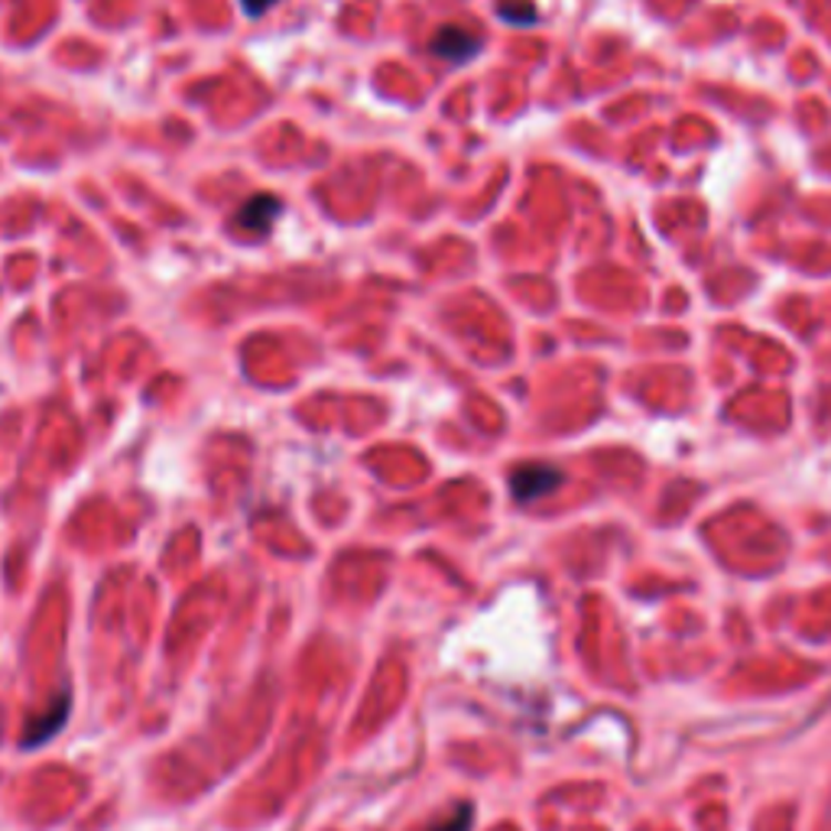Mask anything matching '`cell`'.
<instances>
[{"instance_id": "obj_1", "label": "cell", "mask_w": 831, "mask_h": 831, "mask_svg": "<svg viewBox=\"0 0 831 831\" xmlns=\"http://www.w3.org/2000/svg\"><path fill=\"white\" fill-rule=\"evenodd\" d=\"M559 485H562V471L552 465H523L510 475V490L520 503L539 500V497L552 494Z\"/></svg>"}, {"instance_id": "obj_2", "label": "cell", "mask_w": 831, "mask_h": 831, "mask_svg": "<svg viewBox=\"0 0 831 831\" xmlns=\"http://www.w3.org/2000/svg\"><path fill=\"white\" fill-rule=\"evenodd\" d=\"M283 215V201L273 196H253L250 201H245L235 215V228L238 231H247L253 238L267 235L273 228V221Z\"/></svg>"}, {"instance_id": "obj_3", "label": "cell", "mask_w": 831, "mask_h": 831, "mask_svg": "<svg viewBox=\"0 0 831 831\" xmlns=\"http://www.w3.org/2000/svg\"><path fill=\"white\" fill-rule=\"evenodd\" d=\"M429 50H433V55L445 59V62L465 65L468 59H475L481 52V40L471 37V33H465V30H458V27H442L439 33L433 37Z\"/></svg>"}, {"instance_id": "obj_4", "label": "cell", "mask_w": 831, "mask_h": 831, "mask_svg": "<svg viewBox=\"0 0 831 831\" xmlns=\"http://www.w3.org/2000/svg\"><path fill=\"white\" fill-rule=\"evenodd\" d=\"M69 718V698H55V705L50 708V715L43 718V721H37L33 725V731L27 737V744H43V740H50L52 734L62 728V721Z\"/></svg>"}, {"instance_id": "obj_5", "label": "cell", "mask_w": 831, "mask_h": 831, "mask_svg": "<svg viewBox=\"0 0 831 831\" xmlns=\"http://www.w3.org/2000/svg\"><path fill=\"white\" fill-rule=\"evenodd\" d=\"M471 819H475V809L471 806H458L448 819L436 822L429 831H468L471 829Z\"/></svg>"}, {"instance_id": "obj_6", "label": "cell", "mask_w": 831, "mask_h": 831, "mask_svg": "<svg viewBox=\"0 0 831 831\" xmlns=\"http://www.w3.org/2000/svg\"><path fill=\"white\" fill-rule=\"evenodd\" d=\"M241 3H245V10L250 13V17H260V13H263L273 0H241Z\"/></svg>"}]
</instances>
